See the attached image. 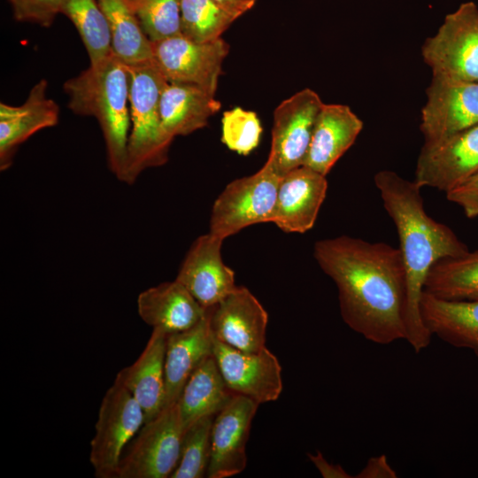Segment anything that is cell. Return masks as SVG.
Returning <instances> with one entry per match:
<instances>
[{"label": "cell", "instance_id": "d6a6232c", "mask_svg": "<svg viewBox=\"0 0 478 478\" xmlns=\"http://www.w3.org/2000/svg\"><path fill=\"white\" fill-rule=\"evenodd\" d=\"M8 1L16 20L36 24L43 27H50L56 17L62 13L63 0Z\"/></svg>", "mask_w": 478, "mask_h": 478}, {"label": "cell", "instance_id": "3957f363", "mask_svg": "<svg viewBox=\"0 0 478 478\" xmlns=\"http://www.w3.org/2000/svg\"><path fill=\"white\" fill-rule=\"evenodd\" d=\"M64 90L73 112L94 117L98 121L106 145L109 167L119 180L124 181L130 132L127 65L112 52L67 80Z\"/></svg>", "mask_w": 478, "mask_h": 478}, {"label": "cell", "instance_id": "7a4b0ae2", "mask_svg": "<svg viewBox=\"0 0 478 478\" xmlns=\"http://www.w3.org/2000/svg\"><path fill=\"white\" fill-rule=\"evenodd\" d=\"M374 181L399 238L406 286L405 340L416 353L426 349L432 335L422 323L420 299L432 266L445 258L468 252L466 245L446 225L425 211L420 187L390 170L375 173Z\"/></svg>", "mask_w": 478, "mask_h": 478}, {"label": "cell", "instance_id": "d590c367", "mask_svg": "<svg viewBox=\"0 0 478 478\" xmlns=\"http://www.w3.org/2000/svg\"><path fill=\"white\" fill-rule=\"evenodd\" d=\"M310 461L315 466L323 478H351L342 466L329 463L320 451L307 454Z\"/></svg>", "mask_w": 478, "mask_h": 478}, {"label": "cell", "instance_id": "83f0119b", "mask_svg": "<svg viewBox=\"0 0 478 478\" xmlns=\"http://www.w3.org/2000/svg\"><path fill=\"white\" fill-rule=\"evenodd\" d=\"M62 13L78 31L90 64L112 53L111 30L97 0H63Z\"/></svg>", "mask_w": 478, "mask_h": 478}, {"label": "cell", "instance_id": "4316f807", "mask_svg": "<svg viewBox=\"0 0 478 478\" xmlns=\"http://www.w3.org/2000/svg\"><path fill=\"white\" fill-rule=\"evenodd\" d=\"M424 292L449 300H477L478 250L435 263L428 274Z\"/></svg>", "mask_w": 478, "mask_h": 478}, {"label": "cell", "instance_id": "ba28073f", "mask_svg": "<svg viewBox=\"0 0 478 478\" xmlns=\"http://www.w3.org/2000/svg\"><path fill=\"white\" fill-rule=\"evenodd\" d=\"M145 423L142 406L114 382L104 394L90 443L89 461L99 478H117L124 449Z\"/></svg>", "mask_w": 478, "mask_h": 478}, {"label": "cell", "instance_id": "d6986e66", "mask_svg": "<svg viewBox=\"0 0 478 478\" xmlns=\"http://www.w3.org/2000/svg\"><path fill=\"white\" fill-rule=\"evenodd\" d=\"M166 338L165 331L153 328L139 358L122 368L114 381L126 388L142 406L145 423L154 419L165 406Z\"/></svg>", "mask_w": 478, "mask_h": 478}, {"label": "cell", "instance_id": "4dcf8cb0", "mask_svg": "<svg viewBox=\"0 0 478 478\" xmlns=\"http://www.w3.org/2000/svg\"><path fill=\"white\" fill-rule=\"evenodd\" d=\"M140 26L153 42L181 34V0H128Z\"/></svg>", "mask_w": 478, "mask_h": 478}, {"label": "cell", "instance_id": "d4e9b609", "mask_svg": "<svg viewBox=\"0 0 478 478\" xmlns=\"http://www.w3.org/2000/svg\"><path fill=\"white\" fill-rule=\"evenodd\" d=\"M234 395L213 355L208 357L190 375L178 400L185 428L200 418L215 416Z\"/></svg>", "mask_w": 478, "mask_h": 478}, {"label": "cell", "instance_id": "2e32d148", "mask_svg": "<svg viewBox=\"0 0 478 478\" xmlns=\"http://www.w3.org/2000/svg\"><path fill=\"white\" fill-rule=\"evenodd\" d=\"M222 243L209 233L197 237L175 279L205 309L216 305L237 287L234 271L222 260Z\"/></svg>", "mask_w": 478, "mask_h": 478}, {"label": "cell", "instance_id": "8d00e7d4", "mask_svg": "<svg viewBox=\"0 0 478 478\" xmlns=\"http://www.w3.org/2000/svg\"><path fill=\"white\" fill-rule=\"evenodd\" d=\"M226 12L238 19L250 11L255 4L256 0H214Z\"/></svg>", "mask_w": 478, "mask_h": 478}, {"label": "cell", "instance_id": "603a6c76", "mask_svg": "<svg viewBox=\"0 0 478 478\" xmlns=\"http://www.w3.org/2000/svg\"><path fill=\"white\" fill-rule=\"evenodd\" d=\"M220 107L215 94L198 85L168 81L159 103L162 127L173 139L187 135L205 127Z\"/></svg>", "mask_w": 478, "mask_h": 478}, {"label": "cell", "instance_id": "7402d4cb", "mask_svg": "<svg viewBox=\"0 0 478 478\" xmlns=\"http://www.w3.org/2000/svg\"><path fill=\"white\" fill-rule=\"evenodd\" d=\"M207 309L176 280L149 288L137 298L141 319L166 334L194 327L204 317Z\"/></svg>", "mask_w": 478, "mask_h": 478}, {"label": "cell", "instance_id": "7c38bea8", "mask_svg": "<svg viewBox=\"0 0 478 478\" xmlns=\"http://www.w3.org/2000/svg\"><path fill=\"white\" fill-rule=\"evenodd\" d=\"M421 110L424 143H434L478 125V81H453L432 76Z\"/></svg>", "mask_w": 478, "mask_h": 478}, {"label": "cell", "instance_id": "f1b7e54d", "mask_svg": "<svg viewBox=\"0 0 478 478\" xmlns=\"http://www.w3.org/2000/svg\"><path fill=\"white\" fill-rule=\"evenodd\" d=\"M235 19L214 0H181V34L192 41L217 40Z\"/></svg>", "mask_w": 478, "mask_h": 478}, {"label": "cell", "instance_id": "8992f818", "mask_svg": "<svg viewBox=\"0 0 478 478\" xmlns=\"http://www.w3.org/2000/svg\"><path fill=\"white\" fill-rule=\"evenodd\" d=\"M433 76L453 81H478V7L461 4L445 16L437 32L422 45Z\"/></svg>", "mask_w": 478, "mask_h": 478}, {"label": "cell", "instance_id": "30bf717a", "mask_svg": "<svg viewBox=\"0 0 478 478\" xmlns=\"http://www.w3.org/2000/svg\"><path fill=\"white\" fill-rule=\"evenodd\" d=\"M323 104L315 91L304 89L275 108L266 161L281 176L304 165Z\"/></svg>", "mask_w": 478, "mask_h": 478}, {"label": "cell", "instance_id": "484cf974", "mask_svg": "<svg viewBox=\"0 0 478 478\" xmlns=\"http://www.w3.org/2000/svg\"><path fill=\"white\" fill-rule=\"evenodd\" d=\"M107 19L112 52L127 65L150 60L151 42L143 33L128 0H97Z\"/></svg>", "mask_w": 478, "mask_h": 478}, {"label": "cell", "instance_id": "f546056e", "mask_svg": "<svg viewBox=\"0 0 478 478\" xmlns=\"http://www.w3.org/2000/svg\"><path fill=\"white\" fill-rule=\"evenodd\" d=\"M214 417L200 418L186 428L180 460L171 478H202L206 475L211 457V433Z\"/></svg>", "mask_w": 478, "mask_h": 478}, {"label": "cell", "instance_id": "836d02e7", "mask_svg": "<svg viewBox=\"0 0 478 478\" xmlns=\"http://www.w3.org/2000/svg\"><path fill=\"white\" fill-rule=\"evenodd\" d=\"M446 197L460 206L467 218L478 217V173L447 192Z\"/></svg>", "mask_w": 478, "mask_h": 478}, {"label": "cell", "instance_id": "e0dca14e", "mask_svg": "<svg viewBox=\"0 0 478 478\" xmlns=\"http://www.w3.org/2000/svg\"><path fill=\"white\" fill-rule=\"evenodd\" d=\"M326 176L301 166L281 176L272 221L286 233H305L317 220L326 198Z\"/></svg>", "mask_w": 478, "mask_h": 478}, {"label": "cell", "instance_id": "5bb4252c", "mask_svg": "<svg viewBox=\"0 0 478 478\" xmlns=\"http://www.w3.org/2000/svg\"><path fill=\"white\" fill-rule=\"evenodd\" d=\"M258 404L238 394L215 415L211 433V457L206 476L227 478L246 467V443Z\"/></svg>", "mask_w": 478, "mask_h": 478}, {"label": "cell", "instance_id": "ac0fdd59", "mask_svg": "<svg viewBox=\"0 0 478 478\" xmlns=\"http://www.w3.org/2000/svg\"><path fill=\"white\" fill-rule=\"evenodd\" d=\"M48 81L41 80L18 106L0 104V168L7 169L18 147L36 132L59 120L58 104L47 96Z\"/></svg>", "mask_w": 478, "mask_h": 478}, {"label": "cell", "instance_id": "5b68a950", "mask_svg": "<svg viewBox=\"0 0 478 478\" xmlns=\"http://www.w3.org/2000/svg\"><path fill=\"white\" fill-rule=\"evenodd\" d=\"M281 178L266 161L255 173L229 182L212 205L208 233L224 241L251 225L271 222Z\"/></svg>", "mask_w": 478, "mask_h": 478}, {"label": "cell", "instance_id": "52a82bcc", "mask_svg": "<svg viewBox=\"0 0 478 478\" xmlns=\"http://www.w3.org/2000/svg\"><path fill=\"white\" fill-rule=\"evenodd\" d=\"M185 426L178 401L144 423L133 438L117 478H166L178 466Z\"/></svg>", "mask_w": 478, "mask_h": 478}, {"label": "cell", "instance_id": "e575fe53", "mask_svg": "<svg viewBox=\"0 0 478 478\" xmlns=\"http://www.w3.org/2000/svg\"><path fill=\"white\" fill-rule=\"evenodd\" d=\"M358 478H397V472L389 465L385 455L370 458L362 470L355 476Z\"/></svg>", "mask_w": 478, "mask_h": 478}, {"label": "cell", "instance_id": "9c48e42d", "mask_svg": "<svg viewBox=\"0 0 478 478\" xmlns=\"http://www.w3.org/2000/svg\"><path fill=\"white\" fill-rule=\"evenodd\" d=\"M152 62L169 82L198 85L215 94L229 45L221 37L206 42L181 34L151 42Z\"/></svg>", "mask_w": 478, "mask_h": 478}, {"label": "cell", "instance_id": "4fadbf2b", "mask_svg": "<svg viewBox=\"0 0 478 478\" xmlns=\"http://www.w3.org/2000/svg\"><path fill=\"white\" fill-rule=\"evenodd\" d=\"M212 355L227 389L258 405L275 401L282 391L281 366L266 347L244 352L214 337Z\"/></svg>", "mask_w": 478, "mask_h": 478}, {"label": "cell", "instance_id": "1f68e13d", "mask_svg": "<svg viewBox=\"0 0 478 478\" xmlns=\"http://www.w3.org/2000/svg\"><path fill=\"white\" fill-rule=\"evenodd\" d=\"M221 124V141L229 150L248 155L258 145L262 127L254 112L235 107L223 113Z\"/></svg>", "mask_w": 478, "mask_h": 478}, {"label": "cell", "instance_id": "6da1fadb", "mask_svg": "<svg viewBox=\"0 0 478 478\" xmlns=\"http://www.w3.org/2000/svg\"><path fill=\"white\" fill-rule=\"evenodd\" d=\"M313 256L334 281L350 328L377 344L405 340V272L398 248L340 235L317 241Z\"/></svg>", "mask_w": 478, "mask_h": 478}, {"label": "cell", "instance_id": "ffe728a7", "mask_svg": "<svg viewBox=\"0 0 478 478\" xmlns=\"http://www.w3.org/2000/svg\"><path fill=\"white\" fill-rule=\"evenodd\" d=\"M362 128V120L348 105L323 104L303 166L326 176L354 143Z\"/></svg>", "mask_w": 478, "mask_h": 478}, {"label": "cell", "instance_id": "cb8c5ba5", "mask_svg": "<svg viewBox=\"0 0 478 478\" xmlns=\"http://www.w3.org/2000/svg\"><path fill=\"white\" fill-rule=\"evenodd\" d=\"M420 308L422 323L432 336L478 356V299L449 300L423 292Z\"/></svg>", "mask_w": 478, "mask_h": 478}, {"label": "cell", "instance_id": "44dd1931", "mask_svg": "<svg viewBox=\"0 0 478 478\" xmlns=\"http://www.w3.org/2000/svg\"><path fill=\"white\" fill-rule=\"evenodd\" d=\"M211 307L194 327L167 334L165 380V407L177 402L183 387L196 368L212 355L214 335L210 324Z\"/></svg>", "mask_w": 478, "mask_h": 478}, {"label": "cell", "instance_id": "9a60e30c", "mask_svg": "<svg viewBox=\"0 0 478 478\" xmlns=\"http://www.w3.org/2000/svg\"><path fill=\"white\" fill-rule=\"evenodd\" d=\"M268 314L255 296L237 286L211 307L210 324L214 337L244 352H258L266 347Z\"/></svg>", "mask_w": 478, "mask_h": 478}, {"label": "cell", "instance_id": "277c9868", "mask_svg": "<svg viewBox=\"0 0 478 478\" xmlns=\"http://www.w3.org/2000/svg\"><path fill=\"white\" fill-rule=\"evenodd\" d=\"M130 132L124 182L133 183L147 168L164 165L173 142L161 123L159 103L168 82L152 60L127 65Z\"/></svg>", "mask_w": 478, "mask_h": 478}, {"label": "cell", "instance_id": "8fae6325", "mask_svg": "<svg viewBox=\"0 0 478 478\" xmlns=\"http://www.w3.org/2000/svg\"><path fill=\"white\" fill-rule=\"evenodd\" d=\"M478 173V125L434 143H424L414 181L445 193Z\"/></svg>", "mask_w": 478, "mask_h": 478}]
</instances>
